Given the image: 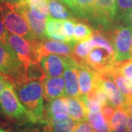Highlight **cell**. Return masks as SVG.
<instances>
[{"mask_svg": "<svg viewBox=\"0 0 132 132\" xmlns=\"http://www.w3.org/2000/svg\"><path fill=\"white\" fill-rule=\"evenodd\" d=\"M0 73L13 85L28 80L27 71L10 45L0 43Z\"/></svg>", "mask_w": 132, "mask_h": 132, "instance_id": "obj_3", "label": "cell"}, {"mask_svg": "<svg viewBox=\"0 0 132 132\" xmlns=\"http://www.w3.org/2000/svg\"><path fill=\"white\" fill-rule=\"evenodd\" d=\"M0 132H6V131H4V130H2V129H0Z\"/></svg>", "mask_w": 132, "mask_h": 132, "instance_id": "obj_41", "label": "cell"}, {"mask_svg": "<svg viewBox=\"0 0 132 132\" xmlns=\"http://www.w3.org/2000/svg\"><path fill=\"white\" fill-rule=\"evenodd\" d=\"M68 116L76 122L87 120V109L79 97H65Z\"/></svg>", "mask_w": 132, "mask_h": 132, "instance_id": "obj_18", "label": "cell"}, {"mask_svg": "<svg viewBox=\"0 0 132 132\" xmlns=\"http://www.w3.org/2000/svg\"><path fill=\"white\" fill-rule=\"evenodd\" d=\"M94 32L93 29L87 24L82 21H76L75 20L73 38L76 42L88 40Z\"/></svg>", "mask_w": 132, "mask_h": 132, "instance_id": "obj_27", "label": "cell"}, {"mask_svg": "<svg viewBox=\"0 0 132 132\" xmlns=\"http://www.w3.org/2000/svg\"><path fill=\"white\" fill-rule=\"evenodd\" d=\"M114 68L122 75L132 79V58L120 62H117Z\"/></svg>", "mask_w": 132, "mask_h": 132, "instance_id": "obj_30", "label": "cell"}, {"mask_svg": "<svg viewBox=\"0 0 132 132\" xmlns=\"http://www.w3.org/2000/svg\"><path fill=\"white\" fill-rule=\"evenodd\" d=\"M77 70L80 90L79 95L87 94L95 85L97 72L93 70L87 65L79 62L77 65Z\"/></svg>", "mask_w": 132, "mask_h": 132, "instance_id": "obj_16", "label": "cell"}, {"mask_svg": "<svg viewBox=\"0 0 132 132\" xmlns=\"http://www.w3.org/2000/svg\"><path fill=\"white\" fill-rule=\"evenodd\" d=\"M49 16L60 21L74 19L63 0H48Z\"/></svg>", "mask_w": 132, "mask_h": 132, "instance_id": "obj_23", "label": "cell"}, {"mask_svg": "<svg viewBox=\"0 0 132 132\" xmlns=\"http://www.w3.org/2000/svg\"><path fill=\"white\" fill-rule=\"evenodd\" d=\"M0 19L10 33L20 35L29 41L37 40L27 21L17 10L15 5L0 1Z\"/></svg>", "mask_w": 132, "mask_h": 132, "instance_id": "obj_2", "label": "cell"}, {"mask_svg": "<svg viewBox=\"0 0 132 132\" xmlns=\"http://www.w3.org/2000/svg\"><path fill=\"white\" fill-rule=\"evenodd\" d=\"M76 19H67L62 21L64 32L65 34L66 37L68 40V43L73 46L78 42H76L73 38V32H74V25H75Z\"/></svg>", "mask_w": 132, "mask_h": 132, "instance_id": "obj_31", "label": "cell"}, {"mask_svg": "<svg viewBox=\"0 0 132 132\" xmlns=\"http://www.w3.org/2000/svg\"><path fill=\"white\" fill-rule=\"evenodd\" d=\"M0 1H3V0H0Z\"/></svg>", "mask_w": 132, "mask_h": 132, "instance_id": "obj_44", "label": "cell"}, {"mask_svg": "<svg viewBox=\"0 0 132 132\" xmlns=\"http://www.w3.org/2000/svg\"><path fill=\"white\" fill-rule=\"evenodd\" d=\"M96 0H67L65 4L80 18L93 19Z\"/></svg>", "mask_w": 132, "mask_h": 132, "instance_id": "obj_17", "label": "cell"}, {"mask_svg": "<svg viewBox=\"0 0 132 132\" xmlns=\"http://www.w3.org/2000/svg\"><path fill=\"white\" fill-rule=\"evenodd\" d=\"M7 29L5 27V24H3L2 21L0 19V43H2L4 45H9L8 43V38H9V33Z\"/></svg>", "mask_w": 132, "mask_h": 132, "instance_id": "obj_33", "label": "cell"}, {"mask_svg": "<svg viewBox=\"0 0 132 132\" xmlns=\"http://www.w3.org/2000/svg\"><path fill=\"white\" fill-rule=\"evenodd\" d=\"M95 83L103 89L108 98L109 104L115 109L123 108L127 101V98L106 73H97Z\"/></svg>", "mask_w": 132, "mask_h": 132, "instance_id": "obj_9", "label": "cell"}, {"mask_svg": "<svg viewBox=\"0 0 132 132\" xmlns=\"http://www.w3.org/2000/svg\"><path fill=\"white\" fill-rule=\"evenodd\" d=\"M73 132H95L89 123L86 121L77 123Z\"/></svg>", "mask_w": 132, "mask_h": 132, "instance_id": "obj_34", "label": "cell"}, {"mask_svg": "<svg viewBox=\"0 0 132 132\" xmlns=\"http://www.w3.org/2000/svg\"><path fill=\"white\" fill-rule=\"evenodd\" d=\"M7 2H8L10 4H12V5H17L21 4L23 2V0H5Z\"/></svg>", "mask_w": 132, "mask_h": 132, "instance_id": "obj_39", "label": "cell"}, {"mask_svg": "<svg viewBox=\"0 0 132 132\" xmlns=\"http://www.w3.org/2000/svg\"><path fill=\"white\" fill-rule=\"evenodd\" d=\"M0 109L5 115L10 118H27V111L21 103L14 87L10 81L7 83L0 94Z\"/></svg>", "mask_w": 132, "mask_h": 132, "instance_id": "obj_5", "label": "cell"}, {"mask_svg": "<svg viewBox=\"0 0 132 132\" xmlns=\"http://www.w3.org/2000/svg\"><path fill=\"white\" fill-rule=\"evenodd\" d=\"M8 43L26 71L29 66L40 63L33 41H29L20 35L11 33L9 34Z\"/></svg>", "mask_w": 132, "mask_h": 132, "instance_id": "obj_6", "label": "cell"}, {"mask_svg": "<svg viewBox=\"0 0 132 132\" xmlns=\"http://www.w3.org/2000/svg\"><path fill=\"white\" fill-rule=\"evenodd\" d=\"M29 1H30V0H23V2H22V3H27V4H29Z\"/></svg>", "mask_w": 132, "mask_h": 132, "instance_id": "obj_40", "label": "cell"}, {"mask_svg": "<svg viewBox=\"0 0 132 132\" xmlns=\"http://www.w3.org/2000/svg\"><path fill=\"white\" fill-rule=\"evenodd\" d=\"M33 43L40 62L43 57L52 54L71 57L75 46L68 43L60 42L47 38L43 40H34Z\"/></svg>", "mask_w": 132, "mask_h": 132, "instance_id": "obj_7", "label": "cell"}, {"mask_svg": "<svg viewBox=\"0 0 132 132\" xmlns=\"http://www.w3.org/2000/svg\"><path fill=\"white\" fill-rule=\"evenodd\" d=\"M87 120L95 132H111L110 125L105 120L101 108L88 110Z\"/></svg>", "mask_w": 132, "mask_h": 132, "instance_id": "obj_21", "label": "cell"}, {"mask_svg": "<svg viewBox=\"0 0 132 132\" xmlns=\"http://www.w3.org/2000/svg\"><path fill=\"white\" fill-rule=\"evenodd\" d=\"M90 41L93 43V47H100L106 49L108 51L110 54L114 55L113 46L112 44L110 41V40L107 39L106 37H105L104 35L99 31H95L93 32V35L90 38Z\"/></svg>", "mask_w": 132, "mask_h": 132, "instance_id": "obj_28", "label": "cell"}, {"mask_svg": "<svg viewBox=\"0 0 132 132\" xmlns=\"http://www.w3.org/2000/svg\"><path fill=\"white\" fill-rule=\"evenodd\" d=\"M77 123L68 115L54 117L40 123L43 125L40 132H73Z\"/></svg>", "mask_w": 132, "mask_h": 132, "instance_id": "obj_13", "label": "cell"}, {"mask_svg": "<svg viewBox=\"0 0 132 132\" xmlns=\"http://www.w3.org/2000/svg\"><path fill=\"white\" fill-rule=\"evenodd\" d=\"M15 7L27 21L30 29L35 38L37 40L46 39V38L45 35V29L46 21H40L36 19L32 13L29 4L27 3H21L15 5Z\"/></svg>", "mask_w": 132, "mask_h": 132, "instance_id": "obj_15", "label": "cell"}, {"mask_svg": "<svg viewBox=\"0 0 132 132\" xmlns=\"http://www.w3.org/2000/svg\"><path fill=\"white\" fill-rule=\"evenodd\" d=\"M123 109L127 112L129 115H132V99L131 100H127V101L124 105Z\"/></svg>", "mask_w": 132, "mask_h": 132, "instance_id": "obj_36", "label": "cell"}, {"mask_svg": "<svg viewBox=\"0 0 132 132\" xmlns=\"http://www.w3.org/2000/svg\"><path fill=\"white\" fill-rule=\"evenodd\" d=\"M104 73H106L111 78L119 90L127 98V100L132 99V79L120 73L114 67L112 70Z\"/></svg>", "mask_w": 132, "mask_h": 132, "instance_id": "obj_22", "label": "cell"}, {"mask_svg": "<svg viewBox=\"0 0 132 132\" xmlns=\"http://www.w3.org/2000/svg\"><path fill=\"white\" fill-rule=\"evenodd\" d=\"M93 48L94 47L92 42L90 41V38L88 40L78 42L74 46L73 53L71 57H73L79 62L83 63Z\"/></svg>", "mask_w": 132, "mask_h": 132, "instance_id": "obj_26", "label": "cell"}, {"mask_svg": "<svg viewBox=\"0 0 132 132\" xmlns=\"http://www.w3.org/2000/svg\"><path fill=\"white\" fill-rule=\"evenodd\" d=\"M126 132H132V131H131V130H128V131H126Z\"/></svg>", "mask_w": 132, "mask_h": 132, "instance_id": "obj_42", "label": "cell"}, {"mask_svg": "<svg viewBox=\"0 0 132 132\" xmlns=\"http://www.w3.org/2000/svg\"><path fill=\"white\" fill-rule=\"evenodd\" d=\"M68 115L66 98L62 96L48 101L47 107L45 109L44 120L54 117H65Z\"/></svg>", "mask_w": 132, "mask_h": 132, "instance_id": "obj_20", "label": "cell"}, {"mask_svg": "<svg viewBox=\"0 0 132 132\" xmlns=\"http://www.w3.org/2000/svg\"><path fill=\"white\" fill-rule=\"evenodd\" d=\"M78 62L73 57H67V65L63 73L65 80L64 97H79L80 95L78 70Z\"/></svg>", "mask_w": 132, "mask_h": 132, "instance_id": "obj_10", "label": "cell"}, {"mask_svg": "<svg viewBox=\"0 0 132 132\" xmlns=\"http://www.w3.org/2000/svg\"><path fill=\"white\" fill-rule=\"evenodd\" d=\"M127 128L128 130L132 131V115H129L127 119Z\"/></svg>", "mask_w": 132, "mask_h": 132, "instance_id": "obj_38", "label": "cell"}, {"mask_svg": "<svg viewBox=\"0 0 132 132\" xmlns=\"http://www.w3.org/2000/svg\"><path fill=\"white\" fill-rule=\"evenodd\" d=\"M40 64L46 76H61L67 65V57L54 54H48L43 57Z\"/></svg>", "mask_w": 132, "mask_h": 132, "instance_id": "obj_12", "label": "cell"}, {"mask_svg": "<svg viewBox=\"0 0 132 132\" xmlns=\"http://www.w3.org/2000/svg\"><path fill=\"white\" fill-rule=\"evenodd\" d=\"M9 81L8 79L4 76L2 75V74H1L0 73V94H1V93H2V91L3 90V89L5 88V87L7 85V83Z\"/></svg>", "mask_w": 132, "mask_h": 132, "instance_id": "obj_35", "label": "cell"}, {"mask_svg": "<svg viewBox=\"0 0 132 132\" xmlns=\"http://www.w3.org/2000/svg\"><path fill=\"white\" fill-rule=\"evenodd\" d=\"M116 13L117 0H96L92 20L106 27L115 19Z\"/></svg>", "mask_w": 132, "mask_h": 132, "instance_id": "obj_11", "label": "cell"}, {"mask_svg": "<svg viewBox=\"0 0 132 132\" xmlns=\"http://www.w3.org/2000/svg\"><path fill=\"white\" fill-rule=\"evenodd\" d=\"M132 10V0H117V13L115 19H122Z\"/></svg>", "mask_w": 132, "mask_h": 132, "instance_id": "obj_29", "label": "cell"}, {"mask_svg": "<svg viewBox=\"0 0 132 132\" xmlns=\"http://www.w3.org/2000/svg\"><path fill=\"white\" fill-rule=\"evenodd\" d=\"M43 96L46 101L65 95V80L61 76H46L43 80Z\"/></svg>", "mask_w": 132, "mask_h": 132, "instance_id": "obj_14", "label": "cell"}, {"mask_svg": "<svg viewBox=\"0 0 132 132\" xmlns=\"http://www.w3.org/2000/svg\"><path fill=\"white\" fill-rule=\"evenodd\" d=\"M117 62L132 58V27L118 26L109 35Z\"/></svg>", "mask_w": 132, "mask_h": 132, "instance_id": "obj_4", "label": "cell"}, {"mask_svg": "<svg viewBox=\"0 0 132 132\" xmlns=\"http://www.w3.org/2000/svg\"><path fill=\"white\" fill-rule=\"evenodd\" d=\"M115 110L116 109L109 103H107L101 107V111H102L104 119L108 123H110V121L113 117Z\"/></svg>", "mask_w": 132, "mask_h": 132, "instance_id": "obj_32", "label": "cell"}, {"mask_svg": "<svg viewBox=\"0 0 132 132\" xmlns=\"http://www.w3.org/2000/svg\"><path fill=\"white\" fill-rule=\"evenodd\" d=\"M29 6L36 19L40 21H46L49 14L48 0H30Z\"/></svg>", "mask_w": 132, "mask_h": 132, "instance_id": "obj_25", "label": "cell"}, {"mask_svg": "<svg viewBox=\"0 0 132 132\" xmlns=\"http://www.w3.org/2000/svg\"><path fill=\"white\" fill-rule=\"evenodd\" d=\"M128 116L129 114L123 108L116 109L109 123L111 132H126Z\"/></svg>", "mask_w": 132, "mask_h": 132, "instance_id": "obj_24", "label": "cell"}, {"mask_svg": "<svg viewBox=\"0 0 132 132\" xmlns=\"http://www.w3.org/2000/svg\"><path fill=\"white\" fill-rule=\"evenodd\" d=\"M63 1H64L65 2H67V0H63Z\"/></svg>", "mask_w": 132, "mask_h": 132, "instance_id": "obj_43", "label": "cell"}, {"mask_svg": "<svg viewBox=\"0 0 132 132\" xmlns=\"http://www.w3.org/2000/svg\"><path fill=\"white\" fill-rule=\"evenodd\" d=\"M13 87L27 111L29 120L33 123H42L45 114L42 81L28 79L15 84Z\"/></svg>", "mask_w": 132, "mask_h": 132, "instance_id": "obj_1", "label": "cell"}, {"mask_svg": "<svg viewBox=\"0 0 132 132\" xmlns=\"http://www.w3.org/2000/svg\"><path fill=\"white\" fill-rule=\"evenodd\" d=\"M45 35L48 39L68 43V40L64 32L62 21L54 19L51 16H48L46 21Z\"/></svg>", "mask_w": 132, "mask_h": 132, "instance_id": "obj_19", "label": "cell"}, {"mask_svg": "<svg viewBox=\"0 0 132 132\" xmlns=\"http://www.w3.org/2000/svg\"><path fill=\"white\" fill-rule=\"evenodd\" d=\"M122 20L123 21V22L128 24L129 27H132V10L129 13H128Z\"/></svg>", "mask_w": 132, "mask_h": 132, "instance_id": "obj_37", "label": "cell"}, {"mask_svg": "<svg viewBox=\"0 0 132 132\" xmlns=\"http://www.w3.org/2000/svg\"><path fill=\"white\" fill-rule=\"evenodd\" d=\"M86 65L97 73L107 72L116 65L114 55L102 48L95 47L87 56L85 61Z\"/></svg>", "mask_w": 132, "mask_h": 132, "instance_id": "obj_8", "label": "cell"}]
</instances>
